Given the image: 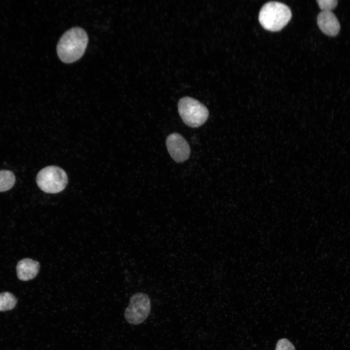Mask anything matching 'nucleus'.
<instances>
[{
	"instance_id": "obj_1",
	"label": "nucleus",
	"mask_w": 350,
	"mask_h": 350,
	"mask_svg": "<svg viewBox=\"0 0 350 350\" xmlns=\"http://www.w3.org/2000/svg\"><path fill=\"white\" fill-rule=\"evenodd\" d=\"M86 31L80 27H73L66 31L60 38L57 46L59 59L66 63L79 59L84 54L88 43Z\"/></svg>"
},
{
	"instance_id": "obj_2",
	"label": "nucleus",
	"mask_w": 350,
	"mask_h": 350,
	"mask_svg": "<svg viewBox=\"0 0 350 350\" xmlns=\"http://www.w3.org/2000/svg\"><path fill=\"white\" fill-rule=\"evenodd\" d=\"M292 17L290 8L278 1H269L261 8L259 14V20L266 30L278 31L284 27Z\"/></svg>"
},
{
	"instance_id": "obj_3",
	"label": "nucleus",
	"mask_w": 350,
	"mask_h": 350,
	"mask_svg": "<svg viewBox=\"0 0 350 350\" xmlns=\"http://www.w3.org/2000/svg\"><path fill=\"white\" fill-rule=\"evenodd\" d=\"M178 110L183 122L192 128L199 127L204 124L209 114L207 108L203 104L189 97L179 100Z\"/></svg>"
},
{
	"instance_id": "obj_4",
	"label": "nucleus",
	"mask_w": 350,
	"mask_h": 350,
	"mask_svg": "<svg viewBox=\"0 0 350 350\" xmlns=\"http://www.w3.org/2000/svg\"><path fill=\"white\" fill-rule=\"evenodd\" d=\"M36 183L43 192L56 193L63 191L68 183L66 172L56 166L46 167L41 170L36 176Z\"/></svg>"
},
{
	"instance_id": "obj_5",
	"label": "nucleus",
	"mask_w": 350,
	"mask_h": 350,
	"mask_svg": "<svg viewBox=\"0 0 350 350\" xmlns=\"http://www.w3.org/2000/svg\"><path fill=\"white\" fill-rule=\"evenodd\" d=\"M150 309L151 302L148 295L138 292L130 298L129 305L124 311V317L129 323L138 325L147 318Z\"/></svg>"
},
{
	"instance_id": "obj_6",
	"label": "nucleus",
	"mask_w": 350,
	"mask_h": 350,
	"mask_svg": "<svg viewBox=\"0 0 350 350\" xmlns=\"http://www.w3.org/2000/svg\"><path fill=\"white\" fill-rule=\"evenodd\" d=\"M166 144L172 158L176 162H182L190 157L191 150L186 140L179 134L173 133L167 138Z\"/></svg>"
},
{
	"instance_id": "obj_7",
	"label": "nucleus",
	"mask_w": 350,
	"mask_h": 350,
	"mask_svg": "<svg viewBox=\"0 0 350 350\" xmlns=\"http://www.w3.org/2000/svg\"><path fill=\"white\" fill-rule=\"evenodd\" d=\"M317 23L321 31L329 36H336L340 29L337 18L331 11H322L320 12L317 17Z\"/></svg>"
},
{
	"instance_id": "obj_8",
	"label": "nucleus",
	"mask_w": 350,
	"mask_h": 350,
	"mask_svg": "<svg viewBox=\"0 0 350 350\" xmlns=\"http://www.w3.org/2000/svg\"><path fill=\"white\" fill-rule=\"evenodd\" d=\"M40 268L39 263L30 258H24L17 263L16 271L18 278L21 280L28 281L35 278Z\"/></svg>"
},
{
	"instance_id": "obj_9",
	"label": "nucleus",
	"mask_w": 350,
	"mask_h": 350,
	"mask_svg": "<svg viewBox=\"0 0 350 350\" xmlns=\"http://www.w3.org/2000/svg\"><path fill=\"white\" fill-rule=\"evenodd\" d=\"M15 182V177L13 172L5 170L0 171V192L10 190Z\"/></svg>"
},
{
	"instance_id": "obj_10",
	"label": "nucleus",
	"mask_w": 350,
	"mask_h": 350,
	"mask_svg": "<svg viewBox=\"0 0 350 350\" xmlns=\"http://www.w3.org/2000/svg\"><path fill=\"white\" fill-rule=\"evenodd\" d=\"M17 302V298L12 293L9 292L0 293V311L12 310Z\"/></svg>"
},
{
	"instance_id": "obj_11",
	"label": "nucleus",
	"mask_w": 350,
	"mask_h": 350,
	"mask_svg": "<svg viewBox=\"0 0 350 350\" xmlns=\"http://www.w3.org/2000/svg\"><path fill=\"white\" fill-rule=\"evenodd\" d=\"M320 8L324 11H331L337 5V0H317Z\"/></svg>"
},
{
	"instance_id": "obj_12",
	"label": "nucleus",
	"mask_w": 350,
	"mask_h": 350,
	"mask_svg": "<svg viewBox=\"0 0 350 350\" xmlns=\"http://www.w3.org/2000/svg\"><path fill=\"white\" fill-rule=\"evenodd\" d=\"M275 350H295V349L289 340L282 338L278 341Z\"/></svg>"
}]
</instances>
